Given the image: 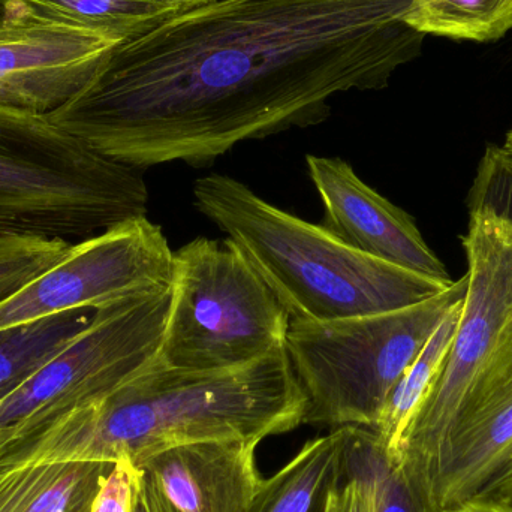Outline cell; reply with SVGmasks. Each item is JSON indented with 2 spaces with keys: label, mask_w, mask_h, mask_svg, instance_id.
<instances>
[{
  "label": "cell",
  "mask_w": 512,
  "mask_h": 512,
  "mask_svg": "<svg viewBox=\"0 0 512 512\" xmlns=\"http://www.w3.org/2000/svg\"><path fill=\"white\" fill-rule=\"evenodd\" d=\"M412 0H216L122 42L48 120L114 161L207 167L325 122L423 53Z\"/></svg>",
  "instance_id": "6da1fadb"
},
{
  "label": "cell",
  "mask_w": 512,
  "mask_h": 512,
  "mask_svg": "<svg viewBox=\"0 0 512 512\" xmlns=\"http://www.w3.org/2000/svg\"><path fill=\"white\" fill-rule=\"evenodd\" d=\"M307 399L285 346L227 372L153 363L101 402L60 421L38 444L42 459L140 462L206 441L261 442L304 424Z\"/></svg>",
  "instance_id": "7a4b0ae2"
},
{
  "label": "cell",
  "mask_w": 512,
  "mask_h": 512,
  "mask_svg": "<svg viewBox=\"0 0 512 512\" xmlns=\"http://www.w3.org/2000/svg\"><path fill=\"white\" fill-rule=\"evenodd\" d=\"M194 203L248 259L291 321L390 312L435 297L454 283L363 254L324 225L273 206L230 176L198 179Z\"/></svg>",
  "instance_id": "3957f363"
},
{
  "label": "cell",
  "mask_w": 512,
  "mask_h": 512,
  "mask_svg": "<svg viewBox=\"0 0 512 512\" xmlns=\"http://www.w3.org/2000/svg\"><path fill=\"white\" fill-rule=\"evenodd\" d=\"M468 212V233L462 237L466 295L450 357L399 450L390 456L430 498L460 418L512 379V194L474 180Z\"/></svg>",
  "instance_id": "277c9868"
},
{
  "label": "cell",
  "mask_w": 512,
  "mask_h": 512,
  "mask_svg": "<svg viewBox=\"0 0 512 512\" xmlns=\"http://www.w3.org/2000/svg\"><path fill=\"white\" fill-rule=\"evenodd\" d=\"M147 212L143 170L0 105V236L87 239Z\"/></svg>",
  "instance_id": "5b68a950"
},
{
  "label": "cell",
  "mask_w": 512,
  "mask_h": 512,
  "mask_svg": "<svg viewBox=\"0 0 512 512\" xmlns=\"http://www.w3.org/2000/svg\"><path fill=\"white\" fill-rule=\"evenodd\" d=\"M465 294L463 276L441 294L402 309L289 322L285 349L307 399L304 424L373 429L397 382Z\"/></svg>",
  "instance_id": "8992f818"
},
{
  "label": "cell",
  "mask_w": 512,
  "mask_h": 512,
  "mask_svg": "<svg viewBox=\"0 0 512 512\" xmlns=\"http://www.w3.org/2000/svg\"><path fill=\"white\" fill-rule=\"evenodd\" d=\"M289 313L231 240L200 237L174 252L159 363L227 372L285 346Z\"/></svg>",
  "instance_id": "52a82bcc"
},
{
  "label": "cell",
  "mask_w": 512,
  "mask_h": 512,
  "mask_svg": "<svg viewBox=\"0 0 512 512\" xmlns=\"http://www.w3.org/2000/svg\"><path fill=\"white\" fill-rule=\"evenodd\" d=\"M171 288L98 309L90 324L0 400V459L32 460L36 442L156 363Z\"/></svg>",
  "instance_id": "ba28073f"
},
{
  "label": "cell",
  "mask_w": 512,
  "mask_h": 512,
  "mask_svg": "<svg viewBox=\"0 0 512 512\" xmlns=\"http://www.w3.org/2000/svg\"><path fill=\"white\" fill-rule=\"evenodd\" d=\"M174 252L147 216L113 225L68 254L0 306V330L66 310L104 309L171 288Z\"/></svg>",
  "instance_id": "9c48e42d"
},
{
  "label": "cell",
  "mask_w": 512,
  "mask_h": 512,
  "mask_svg": "<svg viewBox=\"0 0 512 512\" xmlns=\"http://www.w3.org/2000/svg\"><path fill=\"white\" fill-rule=\"evenodd\" d=\"M122 41L72 24L8 12L0 18V105L53 113Z\"/></svg>",
  "instance_id": "30bf717a"
},
{
  "label": "cell",
  "mask_w": 512,
  "mask_h": 512,
  "mask_svg": "<svg viewBox=\"0 0 512 512\" xmlns=\"http://www.w3.org/2000/svg\"><path fill=\"white\" fill-rule=\"evenodd\" d=\"M307 174L324 206V225L342 242L397 267L454 282L405 210L382 197L340 158L306 156Z\"/></svg>",
  "instance_id": "8fae6325"
},
{
  "label": "cell",
  "mask_w": 512,
  "mask_h": 512,
  "mask_svg": "<svg viewBox=\"0 0 512 512\" xmlns=\"http://www.w3.org/2000/svg\"><path fill=\"white\" fill-rule=\"evenodd\" d=\"M254 441L177 445L135 463L182 512H246L262 484Z\"/></svg>",
  "instance_id": "7c38bea8"
},
{
  "label": "cell",
  "mask_w": 512,
  "mask_h": 512,
  "mask_svg": "<svg viewBox=\"0 0 512 512\" xmlns=\"http://www.w3.org/2000/svg\"><path fill=\"white\" fill-rule=\"evenodd\" d=\"M512 450V379L469 409L454 427L432 498L439 511L474 499L504 469Z\"/></svg>",
  "instance_id": "4fadbf2b"
},
{
  "label": "cell",
  "mask_w": 512,
  "mask_h": 512,
  "mask_svg": "<svg viewBox=\"0 0 512 512\" xmlns=\"http://www.w3.org/2000/svg\"><path fill=\"white\" fill-rule=\"evenodd\" d=\"M114 463L0 459V512H92Z\"/></svg>",
  "instance_id": "5bb4252c"
},
{
  "label": "cell",
  "mask_w": 512,
  "mask_h": 512,
  "mask_svg": "<svg viewBox=\"0 0 512 512\" xmlns=\"http://www.w3.org/2000/svg\"><path fill=\"white\" fill-rule=\"evenodd\" d=\"M352 426L337 427L307 442L273 477L262 480L246 512H328L345 477Z\"/></svg>",
  "instance_id": "9a60e30c"
},
{
  "label": "cell",
  "mask_w": 512,
  "mask_h": 512,
  "mask_svg": "<svg viewBox=\"0 0 512 512\" xmlns=\"http://www.w3.org/2000/svg\"><path fill=\"white\" fill-rule=\"evenodd\" d=\"M463 300L451 307L423 351L397 382L385 402L378 423L372 429L390 456L399 450L406 432L441 379L462 315Z\"/></svg>",
  "instance_id": "2e32d148"
},
{
  "label": "cell",
  "mask_w": 512,
  "mask_h": 512,
  "mask_svg": "<svg viewBox=\"0 0 512 512\" xmlns=\"http://www.w3.org/2000/svg\"><path fill=\"white\" fill-rule=\"evenodd\" d=\"M9 12L86 27L122 42L144 35L179 14L152 0H12Z\"/></svg>",
  "instance_id": "e0dca14e"
},
{
  "label": "cell",
  "mask_w": 512,
  "mask_h": 512,
  "mask_svg": "<svg viewBox=\"0 0 512 512\" xmlns=\"http://www.w3.org/2000/svg\"><path fill=\"white\" fill-rule=\"evenodd\" d=\"M95 312L93 309L66 310L0 330V400L62 352L90 324Z\"/></svg>",
  "instance_id": "ac0fdd59"
},
{
  "label": "cell",
  "mask_w": 512,
  "mask_h": 512,
  "mask_svg": "<svg viewBox=\"0 0 512 512\" xmlns=\"http://www.w3.org/2000/svg\"><path fill=\"white\" fill-rule=\"evenodd\" d=\"M406 20L426 36L499 41L512 30V0H412Z\"/></svg>",
  "instance_id": "d6986e66"
},
{
  "label": "cell",
  "mask_w": 512,
  "mask_h": 512,
  "mask_svg": "<svg viewBox=\"0 0 512 512\" xmlns=\"http://www.w3.org/2000/svg\"><path fill=\"white\" fill-rule=\"evenodd\" d=\"M346 468L363 475L372 486L375 512H441L423 487L391 459L372 429L352 426Z\"/></svg>",
  "instance_id": "ffe728a7"
},
{
  "label": "cell",
  "mask_w": 512,
  "mask_h": 512,
  "mask_svg": "<svg viewBox=\"0 0 512 512\" xmlns=\"http://www.w3.org/2000/svg\"><path fill=\"white\" fill-rule=\"evenodd\" d=\"M72 243L38 236H0V306L68 254Z\"/></svg>",
  "instance_id": "44dd1931"
},
{
  "label": "cell",
  "mask_w": 512,
  "mask_h": 512,
  "mask_svg": "<svg viewBox=\"0 0 512 512\" xmlns=\"http://www.w3.org/2000/svg\"><path fill=\"white\" fill-rule=\"evenodd\" d=\"M141 469L129 459L114 462L93 502L92 512H132Z\"/></svg>",
  "instance_id": "7402d4cb"
},
{
  "label": "cell",
  "mask_w": 512,
  "mask_h": 512,
  "mask_svg": "<svg viewBox=\"0 0 512 512\" xmlns=\"http://www.w3.org/2000/svg\"><path fill=\"white\" fill-rule=\"evenodd\" d=\"M328 512H375L372 486L369 481L346 468L345 477L331 496Z\"/></svg>",
  "instance_id": "603a6c76"
},
{
  "label": "cell",
  "mask_w": 512,
  "mask_h": 512,
  "mask_svg": "<svg viewBox=\"0 0 512 512\" xmlns=\"http://www.w3.org/2000/svg\"><path fill=\"white\" fill-rule=\"evenodd\" d=\"M132 512H182L177 510L170 499L164 495L158 484L141 471L140 484L135 495L134 511Z\"/></svg>",
  "instance_id": "cb8c5ba5"
},
{
  "label": "cell",
  "mask_w": 512,
  "mask_h": 512,
  "mask_svg": "<svg viewBox=\"0 0 512 512\" xmlns=\"http://www.w3.org/2000/svg\"><path fill=\"white\" fill-rule=\"evenodd\" d=\"M441 512H512V502L501 499L474 498Z\"/></svg>",
  "instance_id": "d4e9b609"
},
{
  "label": "cell",
  "mask_w": 512,
  "mask_h": 512,
  "mask_svg": "<svg viewBox=\"0 0 512 512\" xmlns=\"http://www.w3.org/2000/svg\"><path fill=\"white\" fill-rule=\"evenodd\" d=\"M475 498L501 499V501L512 502V474L492 481Z\"/></svg>",
  "instance_id": "484cf974"
},
{
  "label": "cell",
  "mask_w": 512,
  "mask_h": 512,
  "mask_svg": "<svg viewBox=\"0 0 512 512\" xmlns=\"http://www.w3.org/2000/svg\"><path fill=\"white\" fill-rule=\"evenodd\" d=\"M152 2L161 3V5L173 8L177 12H183L209 5V3L216 2V0H152Z\"/></svg>",
  "instance_id": "4316f807"
},
{
  "label": "cell",
  "mask_w": 512,
  "mask_h": 512,
  "mask_svg": "<svg viewBox=\"0 0 512 512\" xmlns=\"http://www.w3.org/2000/svg\"><path fill=\"white\" fill-rule=\"evenodd\" d=\"M510 474H512V450L510 456H508L507 463H505L504 469H502V471L499 472L492 481L498 480V478L507 477V475ZM492 481H490V483H492Z\"/></svg>",
  "instance_id": "83f0119b"
},
{
  "label": "cell",
  "mask_w": 512,
  "mask_h": 512,
  "mask_svg": "<svg viewBox=\"0 0 512 512\" xmlns=\"http://www.w3.org/2000/svg\"><path fill=\"white\" fill-rule=\"evenodd\" d=\"M12 8V0H0V18L5 17Z\"/></svg>",
  "instance_id": "f1b7e54d"
},
{
  "label": "cell",
  "mask_w": 512,
  "mask_h": 512,
  "mask_svg": "<svg viewBox=\"0 0 512 512\" xmlns=\"http://www.w3.org/2000/svg\"><path fill=\"white\" fill-rule=\"evenodd\" d=\"M502 146H504V149H507L508 152L512 153V129L507 132V137H505V141Z\"/></svg>",
  "instance_id": "f546056e"
}]
</instances>
